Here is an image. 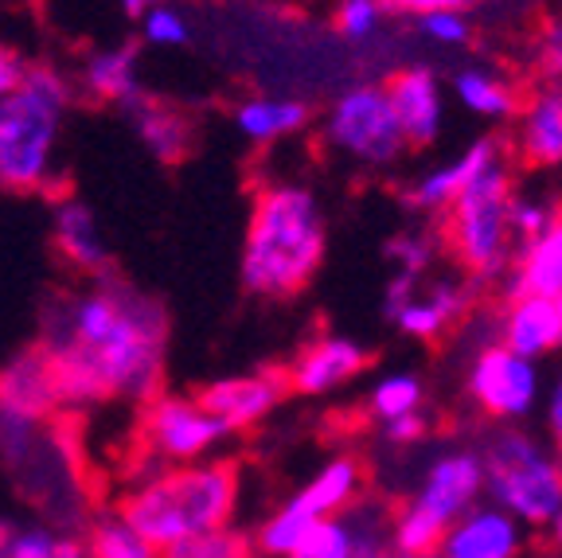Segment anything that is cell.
<instances>
[{
	"label": "cell",
	"mask_w": 562,
	"mask_h": 558,
	"mask_svg": "<svg viewBox=\"0 0 562 558\" xmlns=\"http://www.w3.org/2000/svg\"><path fill=\"white\" fill-rule=\"evenodd\" d=\"M524 524L504 507L481 500L469 507L438 543V558H519L524 555Z\"/></svg>",
	"instance_id": "obj_19"
},
{
	"label": "cell",
	"mask_w": 562,
	"mask_h": 558,
	"mask_svg": "<svg viewBox=\"0 0 562 558\" xmlns=\"http://www.w3.org/2000/svg\"><path fill=\"white\" fill-rule=\"evenodd\" d=\"M516 153L531 168L562 165V94L559 87H539L519 102L516 114Z\"/></svg>",
	"instance_id": "obj_22"
},
{
	"label": "cell",
	"mask_w": 562,
	"mask_h": 558,
	"mask_svg": "<svg viewBox=\"0 0 562 558\" xmlns=\"http://www.w3.org/2000/svg\"><path fill=\"white\" fill-rule=\"evenodd\" d=\"M35 344L52 356L63 406L149 402L165 391L168 313L117 274L44 309Z\"/></svg>",
	"instance_id": "obj_1"
},
{
	"label": "cell",
	"mask_w": 562,
	"mask_h": 558,
	"mask_svg": "<svg viewBox=\"0 0 562 558\" xmlns=\"http://www.w3.org/2000/svg\"><path fill=\"white\" fill-rule=\"evenodd\" d=\"M512 235H516V246L536 243L547 227H551L554 208L547 200H536V196H512Z\"/></svg>",
	"instance_id": "obj_35"
},
{
	"label": "cell",
	"mask_w": 562,
	"mask_h": 558,
	"mask_svg": "<svg viewBox=\"0 0 562 558\" xmlns=\"http://www.w3.org/2000/svg\"><path fill=\"white\" fill-rule=\"evenodd\" d=\"M484 500L481 449H441L406 504L391 512V550L403 555H438L449 527Z\"/></svg>",
	"instance_id": "obj_7"
},
{
	"label": "cell",
	"mask_w": 562,
	"mask_h": 558,
	"mask_svg": "<svg viewBox=\"0 0 562 558\" xmlns=\"http://www.w3.org/2000/svg\"><path fill=\"white\" fill-rule=\"evenodd\" d=\"M0 558H82V543L59 539L44 527H16L0 520Z\"/></svg>",
	"instance_id": "obj_29"
},
{
	"label": "cell",
	"mask_w": 562,
	"mask_h": 558,
	"mask_svg": "<svg viewBox=\"0 0 562 558\" xmlns=\"http://www.w3.org/2000/svg\"><path fill=\"white\" fill-rule=\"evenodd\" d=\"M52 243L59 250V258L70 266L75 274L90 281L114 278V254L105 243L102 227H98V215L75 196H63L55 200V215H52Z\"/></svg>",
	"instance_id": "obj_18"
},
{
	"label": "cell",
	"mask_w": 562,
	"mask_h": 558,
	"mask_svg": "<svg viewBox=\"0 0 562 558\" xmlns=\"http://www.w3.org/2000/svg\"><path fill=\"white\" fill-rule=\"evenodd\" d=\"M231 437V429L220 418H211L192 394H165L140 402L137 445L140 461H195Z\"/></svg>",
	"instance_id": "obj_10"
},
{
	"label": "cell",
	"mask_w": 562,
	"mask_h": 558,
	"mask_svg": "<svg viewBox=\"0 0 562 558\" xmlns=\"http://www.w3.org/2000/svg\"><path fill=\"white\" fill-rule=\"evenodd\" d=\"M496 344L527 359H547L562 351V293L512 297L496 309Z\"/></svg>",
	"instance_id": "obj_17"
},
{
	"label": "cell",
	"mask_w": 562,
	"mask_h": 558,
	"mask_svg": "<svg viewBox=\"0 0 562 558\" xmlns=\"http://www.w3.org/2000/svg\"><path fill=\"white\" fill-rule=\"evenodd\" d=\"M496 160H504V141L492 137V133H484V137L469 141L457 157L426 168V172L406 188V203H411L418 215H441V211H446L457 196L465 192L469 183H473L484 168L496 165Z\"/></svg>",
	"instance_id": "obj_16"
},
{
	"label": "cell",
	"mask_w": 562,
	"mask_h": 558,
	"mask_svg": "<svg viewBox=\"0 0 562 558\" xmlns=\"http://www.w3.org/2000/svg\"><path fill=\"white\" fill-rule=\"evenodd\" d=\"M336 520H340L344 532H348L356 558H371L391 547V507L379 504L375 496H363L360 492Z\"/></svg>",
	"instance_id": "obj_27"
},
{
	"label": "cell",
	"mask_w": 562,
	"mask_h": 558,
	"mask_svg": "<svg viewBox=\"0 0 562 558\" xmlns=\"http://www.w3.org/2000/svg\"><path fill=\"white\" fill-rule=\"evenodd\" d=\"M386 263L403 274L430 278L434 266H438V238L426 235V231H403V235L386 243Z\"/></svg>",
	"instance_id": "obj_33"
},
{
	"label": "cell",
	"mask_w": 562,
	"mask_h": 558,
	"mask_svg": "<svg viewBox=\"0 0 562 558\" xmlns=\"http://www.w3.org/2000/svg\"><path fill=\"white\" fill-rule=\"evenodd\" d=\"M446 94H453L465 114L481 118L488 125H508L519 114V90L512 87V79L501 70L481 67V63L457 67Z\"/></svg>",
	"instance_id": "obj_24"
},
{
	"label": "cell",
	"mask_w": 562,
	"mask_h": 558,
	"mask_svg": "<svg viewBox=\"0 0 562 558\" xmlns=\"http://www.w3.org/2000/svg\"><path fill=\"white\" fill-rule=\"evenodd\" d=\"M554 87H559V94H562V75H559V79H554Z\"/></svg>",
	"instance_id": "obj_44"
},
{
	"label": "cell",
	"mask_w": 562,
	"mask_h": 558,
	"mask_svg": "<svg viewBox=\"0 0 562 558\" xmlns=\"http://www.w3.org/2000/svg\"><path fill=\"white\" fill-rule=\"evenodd\" d=\"M0 411L20 414L32 422H52L63 414L59 387H55L52 356L40 344L12 351L0 364Z\"/></svg>",
	"instance_id": "obj_15"
},
{
	"label": "cell",
	"mask_w": 562,
	"mask_h": 558,
	"mask_svg": "<svg viewBox=\"0 0 562 558\" xmlns=\"http://www.w3.org/2000/svg\"><path fill=\"white\" fill-rule=\"evenodd\" d=\"M290 394L285 383V367H258V371H246V376H227L215 379V383L200 387L192 394L211 418H220L223 426L235 434V429H250L273 414Z\"/></svg>",
	"instance_id": "obj_11"
},
{
	"label": "cell",
	"mask_w": 562,
	"mask_h": 558,
	"mask_svg": "<svg viewBox=\"0 0 562 558\" xmlns=\"http://www.w3.org/2000/svg\"><path fill=\"white\" fill-rule=\"evenodd\" d=\"M368 411H371V418H379V422L426 411V383H422L414 371H391V376L375 379V387H371V394H368Z\"/></svg>",
	"instance_id": "obj_28"
},
{
	"label": "cell",
	"mask_w": 562,
	"mask_h": 558,
	"mask_svg": "<svg viewBox=\"0 0 562 558\" xmlns=\"http://www.w3.org/2000/svg\"><path fill=\"white\" fill-rule=\"evenodd\" d=\"M488 0H383L391 16H426V12H473Z\"/></svg>",
	"instance_id": "obj_37"
},
{
	"label": "cell",
	"mask_w": 562,
	"mask_h": 558,
	"mask_svg": "<svg viewBox=\"0 0 562 558\" xmlns=\"http://www.w3.org/2000/svg\"><path fill=\"white\" fill-rule=\"evenodd\" d=\"M465 391L473 406L492 422L516 426L531 418L543 402V371L536 359L519 356L504 344H481L465 367Z\"/></svg>",
	"instance_id": "obj_9"
},
{
	"label": "cell",
	"mask_w": 562,
	"mask_h": 558,
	"mask_svg": "<svg viewBox=\"0 0 562 558\" xmlns=\"http://www.w3.org/2000/svg\"><path fill=\"white\" fill-rule=\"evenodd\" d=\"M160 558H255V547L246 539L243 532H203L192 535V539H180V543H168L160 550Z\"/></svg>",
	"instance_id": "obj_30"
},
{
	"label": "cell",
	"mask_w": 562,
	"mask_h": 558,
	"mask_svg": "<svg viewBox=\"0 0 562 558\" xmlns=\"http://www.w3.org/2000/svg\"><path fill=\"white\" fill-rule=\"evenodd\" d=\"M290 558H308V555H290Z\"/></svg>",
	"instance_id": "obj_45"
},
{
	"label": "cell",
	"mask_w": 562,
	"mask_h": 558,
	"mask_svg": "<svg viewBox=\"0 0 562 558\" xmlns=\"http://www.w3.org/2000/svg\"><path fill=\"white\" fill-rule=\"evenodd\" d=\"M411 32L418 40L434 47H446V52H461L476 40V27L469 20V12H426V16L411 20Z\"/></svg>",
	"instance_id": "obj_31"
},
{
	"label": "cell",
	"mask_w": 562,
	"mask_h": 558,
	"mask_svg": "<svg viewBox=\"0 0 562 558\" xmlns=\"http://www.w3.org/2000/svg\"><path fill=\"white\" fill-rule=\"evenodd\" d=\"M484 496L524 527H547L562 512V457L519 426H504L481 449Z\"/></svg>",
	"instance_id": "obj_6"
},
{
	"label": "cell",
	"mask_w": 562,
	"mask_h": 558,
	"mask_svg": "<svg viewBox=\"0 0 562 558\" xmlns=\"http://www.w3.org/2000/svg\"><path fill=\"white\" fill-rule=\"evenodd\" d=\"M238 504V465H176L157 472L140 489L117 500V520L130 524L153 550L168 543L192 539L203 532H220L231 524Z\"/></svg>",
	"instance_id": "obj_3"
},
{
	"label": "cell",
	"mask_w": 562,
	"mask_h": 558,
	"mask_svg": "<svg viewBox=\"0 0 562 558\" xmlns=\"http://www.w3.org/2000/svg\"><path fill=\"white\" fill-rule=\"evenodd\" d=\"M24 75H27V59H24V55H20L16 47L0 44V98L12 94V90L24 82Z\"/></svg>",
	"instance_id": "obj_40"
},
{
	"label": "cell",
	"mask_w": 562,
	"mask_h": 558,
	"mask_svg": "<svg viewBox=\"0 0 562 558\" xmlns=\"http://www.w3.org/2000/svg\"><path fill=\"white\" fill-rule=\"evenodd\" d=\"M371 367V351L351 336H321L308 348L297 351L290 367H285V383L290 394H305V399H321L333 394L340 387H348L351 379H360Z\"/></svg>",
	"instance_id": "obj_14"
},
{
	"label": "cell",
	"mask_w": 562,
	"mask_h": 558,
	"mask_svg": "<svg viewBox=\"0 0 562 558\" xmlns=\"http://www.w3.org/2000/svg\"><path fill=\"white\" fill-rule=\"evenodd\" d=\"M536 67L543 79L562 75V16H551L536 35Z\"/></svg>",
	"instance_id": "obj_36"
},
{
	"label": "cell",
	"mask_w": 562,
	"mask_h": 558,
	"mask_svg": "<svg viewBox=\"0 0 562 558\" xmlns=\"http://www.w3.org/2000/svg\"><path fill=\"white\" fill-rule=\"evenodd\" d=\"M551 297L562 293V211H554L551 227L536 243L519 246L516 263L501 281V301L512 297Z\"/></svg>",
	"instance_id": "obj_23"
},
{
	"label": "cell",
	"mask_w": 562,
	"mask_h": 558,
	"mask_svg": "<svg viewBox=\"0 0 562 558\" xmlns=\"http://www.w3.org/2000/svg\"><path fill=\"white\" fill-rule=\"evenodd\" d=\"M70 82L52 63H27V75L12 94L0 98V188L40 192L52 180Z\"/></svg>",
	"instance_id": "obj_4"
},
{
	"label": "cell",
	"mask_w": 562,
	"mask_h": 558,
	"mask_svg": "<svg viewBox=\"0 0 562 558\" xmlns=\"http://www.w3.org/2000/svg\"><path fill=\"white\" fill-rule=\"evenodd\" d=\"M157 4H165V0H117V9H122L125 20H140L149 9H157Z\"/></svg>",
	"instance_id": "obj_41"
},
{
	"label": "cell",
	"mask_w": 562,
	"mask_h": 558,
	"mask_svg": "<svg viewBox=\"0 0 562 558\" xmlns=\"http://www.w3.org/2000/svg\"><path fill=\"white\" fill-rule=\"evenodd\" d=\"M539 414H543V429H547V445L562 457V367L559 376L551 379V387L543 391V402H539Z\"/></svg>",
	"instance_id": "obj_39"
},
{
	"label": "cell",
	"mask_w": 562,
	"mask_h": 558,
	"mask_svg": "<svg viewBox=\"0 0 562 558\" xmlns=\"http://www.w3.org/2000/svg\"><path fill=\"white\" fill-rule=\"evenodd\" d=\"M82 90H90L102 102L125 110L133 98L145 94V87H140V47L130 40V44H114L94 52L82 63Z\"/></svg>",
	"instance_id": "obj_26"
},
{
	"label": "cell",
	"mask_w": 562,
	"mask_h": 558,
	"mask_svg": "<svg viewBox=\"0 0 562 558\" xmlns=\"http://www.w3.org/2000/svg\"><path fill=\"white\" fill-rule=\"evenodd\" d=\"M476 309V293L465 278H426L386 321L411 341H441L453 324L469 321Z\"/></svg>",
	"instance_id": "obj_13"
},
{
	"label": "cell",
	"mask_w": 562,
	"mask_h": 558,
	"mask_svg": "<svg viewBox=\"0 0 562 558\" xmlns=\"http://www.w3.org/2000/svg\"><path fill=\"white\" fill-rule=\"evenodd\" d=\"M325 141L360 168H391L411 153L383 82H351L325 110Z\"/></svg>",
	"instance_id": "obj_8"
},
{
	"label": "cell",
	"mask_w": 562,
	"mask_h": 558,
	"mask_svg": "<svg viewBox=\"0 0 562 558\" xmlns=\"http://www.w3.org/2000/svg\"><path fill=\"white\" fill-rule=\"evenodd\" d=\"M140 40L149 47H188L192 44V20L165 0L140 16Z\"/></svg>",
	"instance_id": "obj_34"
},
{
	"label": "cell",
	"mask_w": 562,
	"mask_h": 558,
	"mask_svg": "<svg viewBox=\"0 0 562 558\" xmlns=\"http://www.w3.org/2000/svg\"><path fill=\"white\" fill-rule=\"evenodd\" d=\"M125 118H130L137 141L149 148L160 165H180V160L192 157L195 122L180 105L165 102V98H153L149 90H145V94L125 105Z\"/></svg>",
	"instance_id": "obj_20"
},
{
	"label": "cell",
	"mask_w": 562,
	"mask_h": 558,
	"mask_svg": "<svg viewBox=\"0 0 562 558\" xmlns=\"http://www.w3.org/2000/svg\"><path fill=\"white\" fill-rule=\"evenodd\" d=\"M386 16L383 0H336V32L348 40V44H371L379 32H383Z\"/></svg>",
	"instance_id": "obj_32"
},
{
	"label": "cell",
	"mask_w": 562,
	"mask_h": 558,
	"mask_svg": "<svg viewBox=\"0 0 562 558\" xmlns=\"http://www.w3.org/2000/svg\"><path fill=\"white\" fill-rule=\"evenodd\" d=\"M547 532H551V543H554V550H562V512L554 515L551 524H547Z\"/></svg>",
	"instance_id": "obj_42"
},
{
	"label": "cell",
	"mask_w": 562,
	"mask_h": 558,
	"mask_svg": "<svg viewBox=\"0 0 562 558\" xmlns=\"http://www.w3.org/2000/svg\"><path fill=\"white\" fill-rule=\"evenodd\" d=\"M426 434H430V414L426 411H414V414H403V418L383 422V442L398 445V449H411V445H418Z\"/></svg>",
	"instance_id": "obj_38"
},
{
	"label": "cell",
	"mask_w": 562,
	"mask_h": 558,
	"mask_svg": "<svg viewBox=\"0 0 562 558\" xmlns=\"http://www.w3.org/2000/svg\"><path fill=\"white\" fill-rule=\"evenodd\" d=\"M383 87L386 98H391V110L398 118V130L406 137V148L426 153V148L438 145L441 133H446V98H449L438 79V70L411 63V67L395 70Z\"/></svg>",
	"instance_id": "obj_12"
},
{
	"label": "cell",
	"mask_w": 562,
	"mask_h": 558,
	"mask_svg": "<svg viewBox=\"0 0 562 558\" xmlns=\"http://www.w3.org/2000/svg\"><path fill=\"white\" fill-rule=\"evenodd\" d=\"M231 125L250 145H278L313 125V105L293 94H250L231 110Z\"/></svg>",
	"instance_id": "obj_21"
},
{
	"label": "cell",
	"mask_w": 562,
	"mask_h": 558,
	"mask_svg": "<svg viewBox=\"0 0 562 558\" xmlns=\"http://www.w3.org/2000/svg\"><path fill=\"white\" fill-rule=\"evenodd\" d=\"M328 254L325 203L305 183H262L250 203V223L243 238L246 293L262 301L297 297L321 274Z\"/></svg>",
	"instance_id": "obj_2"
},
{
	"label": "cell",
	"mask_w": 562,
	"mask_h": 558,
	"mask_svg": "<svg viewBox=\"0 0 562 558\" xmlns=\"http://www.w3.org/2000/svg\"><path fill=\"white\" fill-rule=\"evenodd\" d=\"M512 183L508 160L484 168L465 192L441 211V243L449 258L461 266L469 286H501L516 263V235H512Z\"/></svg>",
	"instance_id": "obj_5"
},
{
	"label": "cell",
	"mask_w": 562,
	"mask_h": 558,
	"mask_svg": "<svg viewBox=\"0 0 562 558\" xmlns=\"http://www.w3.org/2000/svg\"><path fill=\"white\" fill-rule=\"evenodd\" d=\"M360 492H363V465L356 461V457L340 454L316 472L305 489L293 492V500L285 507L297 512L305 524H321V520L340 515Z\"/></svg>",
	"instance_id": "obj_25"
},
{
	"label": "cell",
	"mask_w": 562,
	"mask_h": 558,
	"mask_svg": "<svg viewBox=\"0 0 562 558\" xmlns=\"http://www.w3.org/2000/svg\"><path fill=\"white\" fill-rule=\"evenodd\" d=\"M371 558H438V555H403V550H379V555H371Z\"/></svg>",
	"instance_id": "obj_43"
}]
</instances>
